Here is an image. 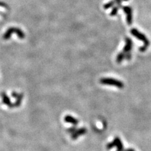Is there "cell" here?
I'll return each instance as SVG.
<instances>
[{
  "label": "cell",
  "mask_w": 151,
  "mask_h": 151,
  "mask_svg": "<svg viewBox=\"0 0 151 151\" xmlns=\"http://www.w3.org/2000/svg\"><path fill=\"white\" fill-rule=\"evenodd\" d=\"M130 33L132 34L133 36H134L135 37L138 38V40H140L141 41H142L143 42H144V45H143L142 47L139 48V50H140V51L142 52H145V50L148 49V48L149 47V46L150 45V42L148 40V38H147V37L144 34L141 33L136 29H132L130 30Z\"/></svg>",
  "instance_id": "1"
},
{
  "label": "cell",
  "mask_w": 151,
  "mask_h": 151,
  "mask_svg": "<svg viewBox=\"0 0 151 151\" xmlns=\"http://www.w3.org/2000/svg\"><path fill=\"white\" fill-rule=\"evenodd\" d=\"M100 83L102 84L113 86L119 89H122L124 88V84H123L122 81L113 78H110V77H104V78H102L100 80Z\"/></svg>",
  "instance_id": "2"
},
{
  "label": "cell",
  "mask_w": 151,
  "mask_h": 151,
  "mask_svg": "<svg viewBox=\"0 0 151 151\" xmlns=\"http://www.w3.org/2000/svg\"><path fill=\"white\" fill-rule=\"evenodd\" d=\"M113 148H117V151H123V145L121 139L118 137H116L111 142L108 143L106 145L107 149H111Z\"/></svg>",
  "instance_id": "3"
},
{
  "label": "cell",
  "mask_w": 151,
  "mask_h": 151,
  "mask_svg": "<svg viewBox=\"0 0 151 151\" xmlns=\"http://www.w3.org/2000/svg\"><path fill=\"white\" fill-rule=\"evenodd\" d=\"M123 10L124 11L125 13L127 15L126 20L128 25H132L133 22V16H132V9L131 8L130 6H123Z\"/></svg>",
  "instance_id": "4"
},
{
  "label": "cell",
  "mask_w": 151,
  "mask_h": 151,
  "mask_svg": "<svg viewBox=\"0 0 151 151\" xmlns=\"http://www.w3.org/2000/svg\"><path fill=\"white\" fill-rule=\"evenodd\" d=\"M87 132V129L86 128L82 127L81 129H77V130L74 132V133L72 134L71 135V138L73 140H76L79 137L81 136V135H84Z\"/></svg>",
  "instance_id": "5"
},
{
  "label": "cell",
  "mask_w": 151,
  "mask_h": 151,
  "mask_svg": "<svg viewBox=\"0 0 151 151\" xmlns=\"http://www.w3.org/2000/svg\"><path fill=\"white\" fill-rule=\"evenodd\" d=\"M132 40L130 38L127 37L125 38V45L123 49V52L125 54L130 52L132 48Z\"/></svg>",
  "instance_id": "6"
},
{
  "label": "cell",
  "mask_w": 151,
  "mask_h": 151,
  "mask_svg": "<svg viewBox=\"0 0 151 151\" xmlns=\"http://www.w3.org/2000/svg\"><path fill=\"white\" fill-rule=\"evenodd\" d=\"M64 120L65 122L71 123V124H72L73 125H74V126H76L79 123L78 120H77L76 118H74V117H72V116L69 115H67L65 116Z\"/></svg>",
  "instance_id": "7"
},
{
  "label": "cell",
  "mask_w": 151,
  "mask_h": 151,
  "mask_svg": "<svg viewBox=\"0 0 151 151\" xmlns=\"http://www.w3.org/2000/svg\"><path fill=\"white\" fill-rule=\"evenodd\" d=\"M125 53L124 52H120L118 54V56L117 57V59H116V61H117V63L120 64L123 61V60L125 59Z\"/></svg>",
  "instance_id": "8"
},
{
  "label": "cell",
  "mask_w": 151,
  "mask_h": 151,
  "mask_svg": "<svg viewBox=\"0 0 151 151\" xmlns=\"http://www.w3.org/2000/svg\"><path fill=\"white\" fill-rule=\"evenodd\" d=\"M115 3L114 1H110L108 3L104 4V6H103V8H104V9H106V10L109 9V8H110L113 7V5H115Z\"/></svg>",
  "instance_id": "9"
},
{
  "label": "cell",
  "mask_w": 151,
  "mask_h": 151,
  "mask_svg": "<svg viewBox=\"0 0 151 151\" xmlns=\"http://www.w3.org/2000/svg\"><path fill=\"white\" fill-rule=\"evenodd\" d=\"M118 9H119V7L118 6H115L113 9H112L111 11L110 12V16L111 17H114L117 14L118 11Z\"/></svg>",
  "instance_id": "10"
},
{
  "label": "cell",
  "mask_w": 151,
  "mask_h": 151,
  "mask_svg": "<svg viewBox=\"0 0 151 151\" xmlns=\"http://www.w3.org/2000/svg\"><path fill=\"white\" fill-rule=\"evenodd\" d=\"M77 130V128H76V126H73V127H71V128H69V129H67V132H69V133H70V134H73L74 132L76 131Z\"/></svg>",
  "instance_id": "11"
},
{
  "label": "cell",
  "mask_w": 151,
  "mask_h": 151,
  "mask_svg": "<svg viewBox=\"0 0 151 151\" xmlns=\"http://www.w3.org/2000/svg\"><path fill=\"white\" fill-rule=\"evenodd\" d=\"M122 0H114V1L115 3H117V5H118L117 6H118L119 8H122Z\"/></svg>",
  "instance_id": "12"
},
{
  "label": "cell",
  "mask_w": 151,
  "mask_h": 151,
  "mask_svg": "<svg viewBox=\"0 0 151 151\" xmlns=\"http://www.w3.org/2000/svg\"><path fill=\"white\" fill-rule=\"evenodd\" d=\"M132 58V54L130 52H128V53H125V59H126L127 60H130Z\"/></svg>",
  "instance_id": "13"
},
{
  "label": "cell",
  "mask_w": 151,
  "mask_h": 151,
  "mask_svg": "<svg viewBox=\"0 0 151 151\" xmlns=\"http://www.w3.org/2000/svg\"><path fill=\"white\" fill-rule=\"evenodd\" d=\"M123 151H135V150L134 149L130 148V149H127L126 150H123Z\"/></svg>",
  "instance_id": "14"
},
{
  "label": "cell",
  "mask_w": 151,
  "mask_h": 151,
  "mask_svg": "<svg viewBox=\"0 0 151 151\" xmlns=\"http://www.w3.org/2000/svg\"><path fill=\"white\" fill-rule=\"evenodd\" d=\"M122 1H128L129 0H122Z\"/></svg>",
  "instance_id": "15"
}]
</instances>
